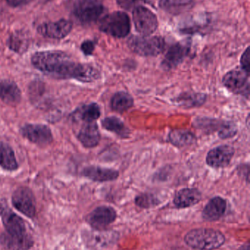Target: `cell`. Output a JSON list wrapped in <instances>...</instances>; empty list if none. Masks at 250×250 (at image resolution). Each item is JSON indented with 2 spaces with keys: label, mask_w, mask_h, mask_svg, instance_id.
Listing matches in <instances>:
<instances>
[{
  "label": "cell",
  "mask_w": 250,
  "mask_h": 250,
  "mask_svg": "<svg viewBox=\"0 0 250 250\" xmlns=\"http://www.w3.org/2000/svg\"><path fill=\"white\" fill-rule=\"evenodd\" d=\"M31 62L35 68L56 79L91 83L100 78L99 71L95 67L75 62L63 51H39L32 55Z\"/></svg>",
  "instance_id": "cell-1"
},
{
  "label": "cell",
  "mask_w": 250,
  "mask_h": 250,
  "mask_svg": "<svg viewBox=\"0 0 250 250\" xmlns=\"http://www.w3.org/2000/svg\"><path fill=\"white\" fill-rule=\"evenodd\" d=\"M67 7L73 17L83 25L97 21L104 12L101 0H68Z\"/></svg>",
  "instance_id": "cell-2"
},
{
  "label": "cell",
  "mask_w": 250,
  "mask_h": 250,
  "mask_svg": "<svg viewBox=\"0 0 250 250\" xmlns=\"http://www.w3.org/2000/svg\"><path fill=\"white\" fill-rule=\"evenodd\" d=\"M225 242L224 235L214 229H195L185 236V242L195 250H216L220 248Z\"/></svg>",
  "instance_id": "cell-3"
},
{
  "label": "cell",
  "mask_w": 250,
  "mask_h": 250,
  "mask_svg": "<svg viewBox=\"0 0 250 250\" xmlns=\"http://www.w3.org/2000/svg\"><path fill=\"white\" fill-rule=\"evenodd\" d=\"M98 26L101 32L107 35L114 38H125L130 32V19L126 13L114 12L102 18Z\"/></svg>",
  "instance_id": "cell-4"
},
{
  "label": "cell",
  "mask_w": 250,
  "mask_h": 250,
  "mask_svg": "<svg viewBox=\"0 0 250 250\" xmlns=\"http://www.w3.org/2000/svg\"><path fill=\"white\" fill-rule=\"evenodd\" d=\"M132 51L142 57H156L165 48L164 38L158 36H134L128 41Z\"/></svg>",
  "instance_id": "cell-5"
},
{
  "label": "cell",
  "mask_w": 250,
  "mask_h": 250,
  "mask_svg": "<svg viewBox=\"0 0 250 250\" xmlns=\"http://www.w3.org/2000/svg\"><path fill=\"white\" fill-rule=\"evenodd\" d=\"M132 16L135 29L142 36H150L158 28L157 16L144 6L136 7Z\"/></svg>",
  "instance_id": "cell-6"
},
{
  "label": "cell",
  "mask_w": 250,
  "mask_h": 250,
  "mask_svg": "<svg viewBox=\"0 0 250 250\" xmlns=\"http://www.w3.org/2000/svg\"><path fill=\"white\" fill-rule=\"evenodd\" d=\"M224 86L230 92L249 98V75L242 70H233L225 75L223 79Z\"/></svg>",
  "instance_id": "cell-7"
},
{
  "label": "cell",
  "mask_w": 250,
  "mask_h": 250,
  "mask_svg": "<svg viewBox=\"0 0 250 250\" xmlns=\"http://www.w3.org/2000/svg\"><path fill=\"white\" fill-rule=\"evenodd\" d=\"M12 203L16 209L28 217H33L36 212L35 196L29 188H18L12 196Z\"/></svg>",
  "instance_id": "cell-8"
},
{
  "label": "cell",
  "mask_w": 250,
  "mask_h": 250,
  "mask_svg": "<svg viewBox=\"0 0 250 250\" xmlns=\"http://www.w3.org/2000/svg\"><path fill=\"white\" fill-rule=\"evenodd\" d=\"M20 132L23 138L42 146L51 144L53 141L51 130L45 125H25L21 128Z\"/></svg>",
  "instance_id": "cell-9"
},
{
  "label": "cell",
  "mask_w": 250,
  "mask_h": 250,
  "mask_svg": "<svg viewBox=\"0 0 250 250\" xmlns=\"http://www.w3.org/2000/svg\"><path fill=\"white\" fill-rule=\"evenodd\" d=\"M73 23L67 19H60L57 21L42 23L38 26L40 35L51 39H63L70 33Z\"/></svg>",
  "instance_id": "cell-10"
},
{
  "label": "cell",
  "mask_w": 250,
  "mask_h": 250,
  "mask_svg": "<svg viewBox=\"0 0 250 250\" xmlns=\"http://www.w3.org/2000/svg\"><path fill=\"white\" fill-rule=\"evenodd\" d=\"M233 147L229 145H223L216 147L208 151L206 156V163L214 168L227 167L234 156Z\"/></svg>",
  "instance_id": "cell-11"
},
{
  "label": "cell",
  "mask_w": 250,
  "mask_h": 250,
  "mask_svg": "<svg viewBox=\"0 0 250 250\" xmlns=\"http://www.w3.org/2000/svg\"><path fill=\"white\" fill-rule=\"evenodd\" d=\"M117 214L114 208L110 207H100L88 215V222L92 228L101 230L115 220Z\"/></svg>",
  "instance_id": "cell-12"
},
{
  "label": "cell",
  "mask_w": 250,
  "mask_h": 250,
  "mask_svg": "<svg viewBox=\"0 0 250 250\" xmlns=\"http://www.w3.org/2000/svg\"><path fill=\"white\" fill-rule=\"evenodd\" d=\"M189 51V47L183 44L176 43L172 45L164 56L161 67L164 70H170L177 67L184 60Z\"/></svg>",
  "instance_id": "cell-13"
},
{
  "label": "cell",
  "mask_w": 250,
  "mask_h": 250,
  "mask_svg": "<svg viewBox=\"0 0 250 250\" xmlns=\"http://www.w3.org/2000/svg\"><path fill=\"white\" fill-rule=\"evenodd\" d=\"M78 139L86 148H93L99 144L101 134L95 122L85 123L77 135Z\"/></svg>",
  "instance_id": "cell-14"
},
{
  "label": "cell",
  "mask_w": 250,
  "mask_h": 250,
  "mask_svg": "<svg viewBox=\"0 0 250 250\" xmlns=\"http://www.w3.org/2000/svg\"><path fill=\"white\" fill-rule=\"evenodd\" d=\"M0 100L4 104L16 106L22 100V92L16 83L10 80H0Z\"/></svg>",
  "instance_id": "cell-15"
},
{
  "label": "cell",
  "mask_w": 250,
  "mask_h": 250,
  "mask_svg": "<svg viewBox=\"0 0 250 250\" xmlns=\"http://www.w3.org/2000/svg\"><path fill=\"white\" fill-rule=\"evenodd\" d=\"M82 175L95 182H104L115 180L118 177L119 173L117 170L113 169L89 166L84 169Z\"/></svg>",
  "instance_id": "cell-16"
},
{
  "label": "cell",
  "mask_w": 250,
  "mask_h": 250,
  "mask_svg": "<svg viewBox=\"0 0 250 250\" xmlns=\"http://www.w3.org/2000/svg\"><path fill=\"white\" fill-rule=\"evenodd\" d=\"M226 208L227 203L226 200L220 197H215L205 206L203 211V217L207 221H216L223 217Z\"/></svg>",
  "instance_id": "cell-17"
},
{
  "label": "cell",
  "mask_w": 250,
  "mask_h": 250,
  "mask_svg": "<svg viewBox=\"0 0 250 250\" xmlns=\"http://www.w3.org/2000/svg\"><path fill=\"white\" fill-rule=\"evenodd\" d=\"M1 243L7 250H28L32 247V238L25 233L23 235L3 234L1 237Z\"/></svg>",
  "instance_id": "cell-18"
},
{
  "label": "cell",
  "mask_w": 250,
  "mask_h": 250,
  "mask_svg": "<svg viewBox=\"0 0 250 250\" xmlns=\"http://www.w3.org/2000/svg\"><path fill=\"white\" fill-rule=\"evenodd\" d=\"M201 197L202 195L198 189L185 188L181 189L176 194L173 202L178 208H187L199 203Z\"/></svg>",
  "instance_id": "cell-19"
},
{
  "label": "cell",
  "mask_w": 250,
  "mask_h": 250,
  "mask_svg": "<svg viewBox=\"0 0 250 250\" xmlns=\"http://www.w3.org/2000/svg\"><path fill=\"white\" fill-rule=\"evenodd\" d=\"M2 214L3 224L8 234L19 236L26 233L24 222L20 217L11 211L3 212Z\"/></svg>",
  "instance_id": "cell-20"
},
{
  "label": "cell",
  "mask_w": 250,
  "mask_h": 250,
  "mask_svg": "<svg viewBox=\"0 0 250 250\" xmlns=\"http://www.w3.org/2000/svg\"><path fill=\"white\" fill-rule=\"evenodd\" d=\"M0 167L10 171L17 170L19 167L13 148L3 141H0Z\"/></svg>",
  "instance_id": "cell-21"
},
{
  "label": "cell",
  "mask_w": 250,
  "mask_h": 250,
  "mask_svg": "<svg viewBox=\"0 0 250 250\" xmlns=\"http://www.w3.org/2000/svg\"><path fill=\"white\" fill-rule=\"evenodd\" d=\"M168 140L173 145L184 147L192 145L196 141V137L190 131L186 129H173L168 135Z\"/></svg>",
  "instance_id": "cell-22"
},
{
  "label": "cell",
  "mask_w": 250,
  "mask_h": 250,
  "mask_svg": "<svg viewBox=\"0 0 250 250\" xmlns=\"http://www.w3.org/2000/svg\"><path fill=\"white\" fill-rule=\"evenodd\" d=\"M110 105L113 111L123 114L133 106L134 99L127 92H118L113 95Z\"/></svg>",
  "instance_id": "cell-23"
},
{
  "label": "cell",
  "mask_w": 250,
  "mask_h": 250,
  "mask_svg": "<svg viewBox=\"0 0 250 250\" xmlns=\"http://www.w3.org/2000/svg\"><path fill=\"white\" fill-rule=\"evenodd\" d=\"M101 124H102L103 128L110 131V132H114L121 138H128L130 134V130L128 129V127H126L124 123L117 117H107L101 122Z\"/></svg>",
  "instance_id": "cell-24"
},
{
  "label": "cell",
  "mask_w": 250,
  "mask_h": 250,
  "mask_svg": "<svg viewBox=\"0 0 250 250\" xmlns=\"http://www.w3.org/2000/svg\"><path fill=\"white\" fill-rule=\"evenodd\" d=\"M76 115L84 123H93L101 116V110L98 104H91L82 107Z\"/></svg>",
  "instance_id": "cell-25"
},
{
  "label": "cell",
  "mask_w": 250,
  "mask_h": 250,
  "mask_svg": "<svg viewBox=\"0 0 250 250\" xmlns=\"http://www.w3.org/2000/svg\"><path fill=\"white\" fill-rule=\"evenodd\" d=\"M206 100V95L204 94H185L182 95L176 100V103L183 107H197L201 106L205 103Z\"/></svg>",
  "instance_id": "cell-26"
},
{
  "label": "cell",
  "mask_w": 250,
  "mask_h": 250,
  "mask_svg": "<svg viewBox=\"0 0 250 250\" xmlns=\"http://www.w3.org/2000/svg\"><path fill=\"white\" fill-rule=\"evenodd\" d=\"M189 5L186 0H160L159 2L161 9L173 14L181 13Z\"/></svg>",
  "instance_id": "cell-27"
},
{
  "label": "cell",
  "mask_w": 250,
  "mask_h": 250,
  "mask_svg": "<svg viewBox=\"0 0 250 250\" xmlns=\"http://www.w3.org/2000/svg\"><path fill=\"white\" fill-rule=\"evenodd\" d=\"M136 205L141 208H151L159 204L158 199L151 194H142L136 197L135 200Z\"/></svg>",
  "instance_id": "cell-28"
},
{
  "label": "cell",
  "mask_w": 250,
  "mask_h": 250,
  "mask_svg": "<svg viewBox=\"0 0 250 250\" xmlns=\"http://www.w3.org/2000/svg\"><path fill=\"white\" fill-rule=\"evenodd\" d=\"M9 47L12 50L19 51L23 45H25V37L23 34L19 33L13 34L10 39L8 42Z\"/></svg>",
  "instance_id": "cell-29"
},
{
  "label": "cell",
  "mask_w": 250,
  "mask_h": 250,
  "mask_svg": "<svg viewBox=\"0 0 250 250\" xmlns=\"http://www.w3.org/2000/svg\"><path fill=\"white\" fill-rule=\"evenodd\" d=\"M237 133V128L233 123H225L219 131V136L222 139L232 138Z\"/></svg>",
  "instance_id": "cell-30"
},
{
  "label": "cell",
  "mask_w": 250,
  "mask_h": 250,
  "mask_svg": "<svg viewBox=\"0 0 250 250\" xmlns=\"http://www.w3.org/2000/svg\"><path fill=\"white\" fill-rule=\"evenodd\" d=\"M117 4L126 10H134L136 7L141 6L145 0H116Z\"/></svg>",
  "instance_id": "cell-31"
},
{
  "label": "cell",
  "mask_w": 250,
  "mask_h": 250,
  "mask_svg": "<svg viewBox=\"0 0 250 250\" xmlns=\"http://www.w3.org/2000/svg\"><path fill=\"white\" fill-rule=\"evenodd\" d=\"M250 48L248 47L246 51L242 54V58H241V66H242V70H244L248 75L250 73Z\"/></svg>",
  "instance_id": "cell-32"
},
{
  "label": "cell",
  "mask_w": 250,
  "mask_h": 250,
  "mask_svg": "<svg viewBox=\"0 0 250 250\" xmlns=\"http://www.w3.org/2000/svg\"><path fill=\"white\" fill-rule=\"evenodd\" d=\"M81 49L85 55H91L95 49V44L91 41H85L81 45Z\"/></svg>",
  "instance_id": "cell-33"
},
{
  "label": "cell",
  "mask_w": 250,
  "mask_h": 250,
  "mask_svg": "<svg viewBox=\"0 0 250 250\" xmlns=\"http://www.w3.org/2000/svg\"><path fill=\"white\" fill-rule=\"evenodd\" d=\"M32 0H6L9 5L13 7H21L29 4Z\"/></svg>",
  "instance_id": "cell-34"
},
{
  "label": "cell",
  "mask_w": 250,
  "mask_h": 250,
  "mask_svg": "<svg viewBox=\"0 0 250 250\" xmlns=\"http://www.w3.org/2000/svg\"><path fill=\"white\" fill-rule=\"evenodd\" d=\"M238 250H250V245H243V246L241 247Z\"/></svg>",
  "instance_id": "cell-35"
},
{
  "label": "cell",
  "mask_w": 250,
  "mask_h": 250,
  "mask_svg": "<svg viewBox=\"0 0 250 250\" xmlns=\"http://www.w3.org/2000/svg\"><path fill=\"white\" fill-rule=\"evenodd\" d=\"M3 212H4V207H3V206L0 204V215H1V214H3Z\"/></svg>",
  "instance_id": "cell-36"
}]
</instances>
